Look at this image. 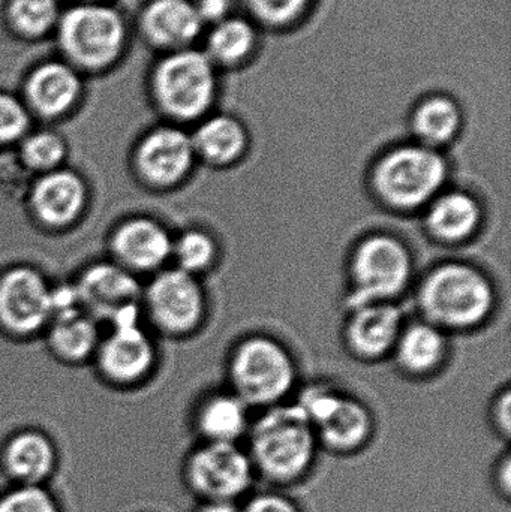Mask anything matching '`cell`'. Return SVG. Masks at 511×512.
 <instances>
[{
	"mask_svg": "<svg viewBox=\"0 0 511 512\" xmlns=\"http://www.w3.org/2000/svg\"><path fill=\"white\" fill-rule=\"evenodd\" d=\"M86 203V186L72 171L45 173L32 189V206L42 222L54 227L71 224Z\"/></svg>",
	"mask_w": 511,
	"mask_h": 512,
	"instance_id": "cell-18",
	"label": "cell"
},
{
	"mask_svg": "<svg viewBox=\"0 0 511 512\" xmlns=\"http://www.w3.org/2000/svg\"><path fill=\"white\" fill-rule=\"evenodd\" d=\"M60 9L57 0H9L6 21L21 38L38 39L54 32L59 23Z\"/></svg>",
	"mask_w": 511,
	"mask_h": 512,
	"instance_id": "cell-28",
	"label": "cell"
},
{
	"mask_svg": "<svg viewBox=\"0 0 511 512\" xmlns=\"http://www.w3.org/2000/svg\"><path fill=\"white\" fill-rule=\"evenodd\" d=\"M398 360L411 373L435 369L446 354V340L440 328L432 324H416L401 333L396 342Z\"/></svg>",
	"mask_w": 511,
	"mask_h": 512,
	"instance_id": "cell-26",
	"label": "cell"
},
{
	"mask_svg": "<svg viewBox=\"0 0 511 512\" xmlns=\"http://www.w3.org/2000/svg\"><path fill=\"white\" fill-rule=\"evenodd\" d=\"M75 289L83 312L90 318L108 321H113L119 313L131 307H137L140 295V286L131 271L108 262L87 268Z\"/></svg>",
	"mask_w": 511,
	"mask_h": 512,
	"instance_id": "cell-13",
	"label": "cell"
},
{
	"mask_svg": "<svg viewBox=\"0 0 511 512\" xmlns=\"http://www.w3.org/2000/svg\"><path fill=\"white\" fill-rule=\"evenodd\" d=\"M494 288L485 274L465 264L441 265L420 288V309L435 327H476L494 307Z\"/></svg>",
	"mask_w": 511,
	"mask_h": 512,
	"instance_id": "cell-4",
	"label": "cell"
},
{
	"mask_svg": "<svg viewBox=\"0 0 511 512\" xmlns=\"http://www.w3.org/2000/svg\"><path fill=\"white\" fill-rule=\"evenodd\" d=\"M482 210L471 195L449 192L432 200L426 216L431 234L443 242H462L477 230Z\"/></svg>",
	"mask_w": 511,
	"mask_h": 512,
	"instance_id": "cell-24",
	"label": "cell"
},
{
	"mask_svg": "<svg viewBox=\"0 0 511 512\" xmlns=\"http://www.w3.org/2000/svg\"><path fill=\"white\" fill-rule=\"evenodd\" d=\"M3 465L20 486H41L56 468V450L42 433L21 432L6 444Z\"/></svg>",
	"mask_w": 511,
	"mask_h": 512,
	"instance_id": "cell-20",
	"label": "cell"
},
{
	"mask_svg": "<svg viewBox=\"0 0 511 512\" xmlns=\"http://www.w3.org/2000/svg\"><path fill=\"white\" fill-rule=\"evenodd\" d=\"M113 251L128 271L156 270L173 254V239L158 222L132 219L117 228Z\"/></svg>",
	"mask_w": 511,
	"mask_h": 512,
	"instance_id": "cell-17",
	"label": "cell"
},
{
	"mask_svg": "<svg viewBox=\"0 0 511 512\" xmlns=\"http://www.w3.org/2000/svg\"><path fill=\"white\" fill-rule=\"evenodd\" d=\"M248 408L234 393L215 394L201 403L195 424L204 442L237 444L248 435Z\"/></svg>",
	"mask_w": 511,
	"mask_h": 512,
	"instance_id": "cell-22",
	"label": "cell"
},
{
	"mask_svg": "<svg viewBox=\"0 0 511 512\" xmlns=\"http://www.w3.org/2000/svg\"><path fill=\"white\" fill-rule=\"evenodd\" d=\"M215 254L216 246L212 237L203 231H188L173 242L171 256L176 259L179 270L195 276L212 264Z\"/></svg>",
	"mask_w": 511,
	"mask_h": 512,
	"instance_id": "cell-31",
	"label": "cell"
},
{
	"mask_svg": "<svg viewBox=\"0 0 511 512\" xmlns=\"http://www.w3.org/2000/svg\"><path fill=\"white\" fill-rule=\"evenodd\" d=\"M0 512H59L53 496L42 486H20L0 496Z\"/></svg>",
	"mask_w": 511,
	"mask_h": 512,
	"instance_id": "cell-32",
	"label": "cell"
},
{
	"mask_svg": "<svg viewBox=\"0 0 511 512\" xmlns=\"http://www.w3.org/2000/svg\"><path fill=\"white\" fill-rule=\"evenodd\" d=\"M297 405L314 427L321 448L338 456L362 451L371 441L374 421L359 400L342 396L332 388H308Z\"/></svg>",
	"mask_w": 511,
	"mask_h": 512,
	"instance_id": "cell-7",
	"label": "cell"
},
{
	"mask_svg": "<svg viewBox=\"0 0 511 512\" xmlns=\"http://www.w3.org/2000/svg\"><path fill=\"white\" fill-rule=\"evenodd\" d=\"M66 155L65 141L50 131L26 135L18 159L26 170L50 173L57 170Z\"/></svg>",
	"mask_w": 511,
	"mask_h": 512,
	"instance_id": "cell-30",
	"label": "cell"
},
{
	"mask_svg": "<svg viewBox=\"0 0 511 512\" xmlns=\"http://www.w3.org/2000/svg\"><path fill=\"white\" fill-rule=\"evenodd\" d=\"M411 128L422 146L437 149L450 143L461 131V107L447 95L426 96L414 108Z\"/></svg>",
	"mask_w": 511,
	"mask_h": 512,
	"instance_id": "cell-25",
	"label": "cell"
},
{
	"mask_svg": "<svg viewBox=\"0 0 511 512\" xmlns=\"http://www.w3.org/2000/svg\"><path fill=\"white\" fill-rule=\"evenodd\" d=\"M240 512H302L299 505L278 492H263L252 496L240 507Z\"/></svg>",
	"mask_w": 511,
	"mask_h": 512,
	"instance_id": "cell-34",
	"label": "cell"
},
{
	"mask_svg": "<svg viewBox=\"0 0 511 512\" xmlns=\"http://www.w3.org/2000/svg\"><path fill=\"white\" fill-rule=\"evenodd\" d=\"M50 342L57 354L68 360H83L98 345L95 319L83 310L53 318Z\"/></svg>",
	"mask_w": 511,
	"mask_h": 512,
	"instance_id": "cell-27",
	"label": "cell"
},
{
	"mask_svg": "<svg viewBox=\"0 0 511 512\" xmlns=\"http://www.w3.org/2000/svg\"><path fill=\"white\" fill-rule=\"evenodd\" d=\"M492 483L495 490L504 501H510L511 496V459L510 453H504L495 463L492 471Z\"/></svg>",
	"mask_w": 511,
	"mask_h": 512,
	"instance_id": "cell-36",
	"label": "cell"
},
{
	"mask_svg": "<svg viewBox=\"0 0 511 512\" xmlns=\"http://www.w3.org/2000/svg\"><path fill=\"white\" fill-rule=\"evenodd\" d=\"M30 126V111L24 101L0 92V146L26 137Z\"/></svg>",
	"mask_w": 511,
	"mask_h": 512,
	"instance_id": "cell-33",
	"label": "cell"
},
{
	"mask_svg": "<svg viewBox=\"0 0 511 512\" xmlns=\"http://www.w3.org/2000/svg\"><path fill=\"white\" fill-rule=\"evenodd\" d=\"M140 29L165 54L192 48L204 26L194 0H150L141 11Z\"/></svg>",
	"mask_w": 511,
	"mask_h": 512,
	"instance_id": "cell-16",
	"label": "cell"
},
{
	"mask_svg": "<svg viewBox=\"0 0 511 512\" xmlns=\"http://www.w3.org/2000/svg\"><path fill=\"white\" fill-rule=\"evenodd\" d=\"M234 394L248 406L278 405L294 385L296 370L290 354L275 340L252 337L231 358Z\"/></svg>",
	"mask_w": 511,
	"mask_h": 512,
	"instance_id": "cell-6",
	"label": "cell"
},
{
	"mask_svg": "<svg viewBox=\"0 0 511 512\" xmlns=\"http://www.w3.org/2000/svg\"><path fill=\"white\" fill-rule=\"evenodd\" d=\"M195 156L191 135L176 126H162L141 140L137 165L147 182L171 186L191 171Z\"/></svg>",
	"mask_w": 511,
	"mask_h": 512,
	"instance_id": "cell-14",
	"label": "cell"
},
{
	"mask_svg": "<svg viewBox=\"0 0 511 512\" xmlns=\"http://www.w3.org/2000/svg\"><path fill=\"white\" fill-rule=\"evenodd\" d=\"M248 456L255 477L275 486H290L308 477L317 460L314 427L299 405L267 409L248 430Z\"/></svg>",
	"mask_w": 511,
	"mask_h": 512,
	"instance_id": "cell-1",
	"label": "cell"
},
{
	"mask_svg": "<svg viewBox=\"0 0 511 512\" xmlns=\"http://www.w3.org/2000/svg\"><path fill=\"white\" fill-rule=\"evenodd\" d=\"M195 512H240V507L236 502L203 501Z\"/></svg>",
	"mask_w": 511,
	"mask_h": 512,
	"instance_id": "cell-38",
	"label": "cell"
},
{
	"mask_svg": "<svg viewBox=\"0 0 511 512\" xmlns=\"http://www.w3.org/2000/svg\"><path fill=\"white\" fill-rule=\"evenodd\" d=\"M411 256L395 237L380 234L360 243L351 261L350 306L386 303L407 286Z\"/></svg>",
	"mask_w": 511,
	"mask_h": 512,
	"instance_id": "cell-8",
	"label": "cell"
},
{
	"mask_svg": "<svg viewBox=\"0 0 511 512\" xmlns=\"http://www.w3.org/2000/svg\"><path fill=\"white\" fill-rule=\"evenodd\" d=\"M255 26L270 30H287L296 26L314 0H240Z\"/></svg>",
	"mask_w": 511,
	"mask_h": 512,
	"instance_id": "cell-29",
	"label": "cell"
},
{
	"mask_svg": "<svg viewBox=\"0 0 511 512\" xmlns=\"http://www.w3.org/2000/svg\"><path fill=\"white\" fill-rule=\"evenodd\" d=\"M65 62L78 71L110 68L125 51V18L104 2H78L62 11L56 30Z\"/></svg>",
	"mask_w": 511,
	"mask_h": 512,
	"instance_id": "cell-2",
	"label": "cell"
},
{
	"mask_svg": "<svg viewBox=\"0 0 511 512\" xmlns=\"http://www.w3.org/2000/svg\"><path fill=\"white\" fill-rule=\"evenodd\" d=\"M51 319V289L38 271L12 268L0 279V322L15 333H33Z\"/></svg>",
	"mask_w": 511,
	"mask_h": 512,
	"instance_id": "cell-11",
	"label": "cell"
},
{
	"mask_svg": "<svg viewBox=\"0 0 511 512\" xmlns=\"http://www.w3.org/2000/svg\"><path fill=\"white\" fill-rule=\"evenodd\" d=\"M150 89L162 113L176 122H194L215 102L218 69L194 47L165 53L153 68Z\"/></svg>",
	"mask_w": 511,
	"mask_h": 512,
	"instance_id": "cell-3",
	"label": "cell"
},
{
	"mask_svg": "<svg viewBox=\"0 0 511 512\" xmlns=\"http://www.w3.org/2000/svg\"><path fill=\"white\" fill-rule=\"evenodd\" d=\"M81 74L65 60H50L35 66L24 83V104L45 119L65 116L80 101Z\"/></svg>",
	"mask_w": 511,
	"mask_h": 512,
	"instance_id": "cell-15",
	"label": "cell"
},
{
	"mask_svg": "<svg viewBox=\"0 0 511 512\" xmlns=\"http://www.w3.org/2000/svg\"><path fill=\"white\" fill-rule=\"evenodd\" d=\"M446 177L443 156L419 144L398 147L384 155L374 171V186L387 206L413 210L434 200Z\"/></svg>",
	"mask_w": 511,
	"mask_h": 512,
	"instance_id": "cell-5",
	"label": "cell"
},
{
	"mask_svg": "<svg viewBox=\"0 0 511 512\" xmlns=\"http://www.w3.org/2000/svg\"><path fill=\"white\" fill-rule=\"evenodd\" d=\"M191 137L195 155L215 165L237 161L248 146L245 126L228 114L206 117Z\"/></svg>",
	"mask_w": 511,
	"mask_h": 512,
	"instance_id": "cell-23",
	"label": "cell"
},
{
	"mask_svg": "<svg viewBox=\"0 0 511 512\" xmlns=\"http://www.w3.org/2000/svg\"><path fill=\"white\" fill-rule=\"evenodd\" d=\"M258 27L249 18L230 15L209 27L204 54L216 69H236L257 53Z\"/></svg>",
	"mask_w": 511,
	"mask_h": 512,
	"instance_id": "cell-21",
	"label": "cell"
},
{
	"mask_svg": "<svg viewBox=\"0 0 511 512\" xmlns=\"http://www.w3.org/2000/svg\"><path fill=\"white\" fill-rule=\"evenodd\" d=\"M80 2H101V0H80Z\"/></svg>",
	"mask_w": 511,
	"mask_h": 512,
	"instance_id": "cell-39",
	"label": "cell"
},
{
	"mask_svg": "<svg viewBox=\"0 0 511 512\" xmlns=\"http://www.w3.org/2000/svg\"><path fill=\"white\" fill-rule=\"evenodd\" d=\"M146 301L153 321L168 333H188L203 316V291L195 276L179 268L161 271L150 283Z\"/></svg>",
	"mask_w": 511,
	"mask_h": 512,
	"instance_id": "cell-10",
	"label": "cell"
},
{
	"mask_svg": "<svg viewBox=\"0 0 511 512\" xmlns=\"http://www.w3.org/2000/svg\"><path fill=\"white\" fill-rule=\"evenodd\" d=\"M510 424V396L506 393L494 408V426L501 438L509 439Z\"/></svg>",
	"mask_w": 511,
	"mask_h": 512,
	"instance_id": "cell-37",
	"label": "cell"
},
{
	"mask_svg": "<svg viewBox=\"0 0 511 512\" xmlns=\"http://www.w3.org/2000/svg\"><path fill=\"white\" fill-rule=\"evenodd\" d=\"M402 316L389 303H372L354 309L348 324V342L362 357H381L396 346L401 336Z\"/></svg>",
	"mask_w": 511,
	"mask_h": 512,
	"instance_id": "cell-19",
	"label": "cell"
},
{
	"mask_svg": "<svg viewBox=\"0 0 511 512\" xmlns=\"http://www.w3.org/2000/svg\"><path fill=\"white\" fill-rule=\"evenodd\" d=\"M185 478L201 501L236 502L251 489L255 472L239 444L204 442L186 460Z\"/></svg>",
	"mask_w": 511,
	"mask_h": 512,
	"instance_id": "cell-9",
	"label": "cell"
},
{
	"mask_svg": "<svg viewBox=\"0 0 511 512\" xmlns=\"http://www.w3.org/2000/svg\"><path fill=\"white\" fill-rule=\"evenodd\" d=\"M194 5L204 29L215 26L233 15L231 14V8H233L231 0H194Z\"/></svg>",
	"mask_w": 511,
	"mask_h": 512,
	"instance_id": "cell-35",
	"label": "cell"
},
{
	"mask_svg": "<svg viewBox=\"0 0 511 512\" xmlns=\"http://www.w3.org/2000/svg\"><path fill=\"white\" fill-rule=\"evenodd\" d=\"M113 331L99 349V364L114 381L143 378L152 367L155 351L138 322V307L125 310L111 321Z\"/></svg>",
	"mask_w": 511,
	"mask_h": 512,
	"instance_id": "cell-12",
	"label": "cell"
}]
</instances>
